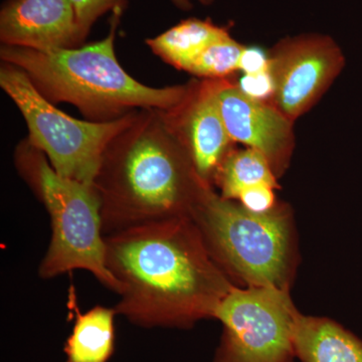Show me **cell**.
I'll return each instance as SVG.
<instances>
[{"instance_id":"obj_2","label":"cell","mask_w":362,"mask_h":362,"mask_svg":"<svg viewBox=\"0 0 362 362\" xmlns=\"http://www.w3.org/2000/svg\"><path fill=\"white\" fill-rule=\"evenodd\" d=\"M105 237L128 228L190 218L207 187L159 110L136 112L109 143L95 178Z\"/></svg>"},{"instance_id":"obj_15","label":"cell","mask_w":362,"mask_h":362,"mask_svg":"<svg viewBox=\"0 0 362 362\" xmlns=\"http://www.w3.org/2000/svg\"><path fill=\"white\" fill-rule=\"evenodd\" d=\"M277 176L264 154L249 148L232 150L221 163L214 185L223 199L237 202L247 190L259 187L278 189Z\"/></svg>"},{"instance_id":"obj_11","label":"cell","mask_w":362,"mask_h":362,"mask_svg":"<svg viewBox=\"0 0 362 362\" xmlns=\"http://www.w3.org/2000/svg\"><path fill=\"white\" fill-rule=\"evenodd\" d=\"M0 40L40 51L83 44L71 0H8L0 11Z\"/></svg>"},{"instance_id":"obj_8","label":"cell","mask_w":362,"mask_h":362,"mask_svg":"<svg viewBox=\"0 0 362 362\" xmlns=\"http://www.w3.org/2000/svg\"><path fill=\"white\" fill-rule=\"evenodd\" d=\"M273 54L268 70L273 105L292 122L311 108L344 64L337 44L319 35L284 40Z\"/></svg>"},{"instance_id":"obj_3","label":"cell","mask_w":362,"mask_h":362,"mask_svg":"<svg viewBox=\"0 0 362 362\" xmlns=\"http://www.w3.org/2000/svg\"><path fill=\"white\" fill-rule=\"evenodd\" d=\"M117 20L103 40L71 49L40 51L1 45V63L20 69L52 104L75 106L88 121L109 122L140 110H169L188 84L153 88L128 75L116 58Z\"/></svg>"},{"instance_id":"obj_9","label":"cell","mask_w":362,"mask_h":362,"mask_svg":"<svg viewBox=\"0 0 362 362\" xmlns=\"http://www.w3.org/2000/svg\"><path fill=\"white\" fill-rule=\"evenodd\" d=\"M221 82V78L192 82L180 104L159 110L169 130L187 150L197 175L213 187L216 173L235 143L218 106Z\"/></svg>"},{"instance_id":"obj_7","label":"cell","mask_w":362,"mask_h":362,"mask_svg":"<svg viewBox=\"0 0 362 362\" xmlns=\"http://www.w3.org/2000/svg\"><path fill=\"white\" fill-rule=\"evenodd\" d=\"M299 314L290 289L235 286L214 314L223 335L213 362H294Z\"/></svg>"},{"instance_id":"obj_16","label":"cell","mask_w":362,"mask_h":362,"mask_svg":"<svg viewBox=\"0 0 362 362\" xmlns=\"http://www.w3.org/2000/svg\"><path fill=\"white\" fill-rule=\"evenodd\" d=\"M245 47L226 35L206 47L195 59L187 73L206 78H226L233 71L240 70V59Z\"/></svg>"},{"instance_id":"obj_4","label":"cell","mask_w":362,"mask_h":362,"mask_svg":"<svg viewBox=\"0 0 362 362\" xmlns=\"http://www.w3.org/2000/svg\"><path fill=\"white\" fill-rule=\"evenodd\" d=\"M190 218L207 251L233 284L290 289L298 265L296 226L291 209L276 204L255 213L207 187Z\"/></svg>"},{"instance_id":"obj_13","label":"cell","mask_w":362,"mask_h":362,"mask_svg":"<svg viewBox=\"0 0 362 362\" xmlns=\"http://www.w3.org/2000/svg\"><path fill=\"white\" fill-rule=\"evenodd\" d=\"M230 35L209 21L189 18L146 40L151 51L168 65L187 71L206 47Z\"/></svg>"},{"instance_id":"obj_12","label":"cell","mask_w":362,"mask_h":362,"mask_svg":"<svg viewBox=\"0 0 362 362\" xmlns=\"http://www.w3.org/2000/svg\"><path fill=\"white\" fill-rule=\"evenodd\" d=\"M295 354L301 362H362V340L326 317H297Z\"/></svg>"},{"instance_id":"obj_6","label":"cell","mask_w":362,"mask_h":362,"mask_svg":"<svg viewBox=\"0 0 362 362\" xmlns=\"http://www.w3.org/2000/svg\"><path fill=\"white\" fill-rule=\"evenodd\" d=\"M0 87L25 119L26 140L47 156L59 175L87 185L94 183L109 143L137 112L109 122L78 120L45 99L23 71L6 63L0 66Z\"/></svg>"},{"instance_id":"obj_18","label":"cell","mask_w":362,"mask_h":362,"mask_svg":"<svg viewBox=\"0 0 362 362\" xmlns=\"http://www.w3.org/2000/svg\"><path fill=\"white\" fill-rule=\"evenodd\" d=\"M275 189L272 187L252 188L240 195L237 202L255 213H266L278 204L274 192Z\"/></svg>"},{"instance_id":"obj_19","label":"cell","mask_w":362,"mask_h":362,"mask_svg":"<svg viewBox=\"0 0 362 362\" xmlns=\"http://www.w3.org/2000/svg\"><path fill=\"white\" fill-rule=\"evenodd\" d=\"M240 70H243L247 76L259 75L267 73L269 70V59L256 49H246L240 59Z\"/></svg>"},{"instance_id":"obj_17","label":"cell","mask_w":362,"mask_h":362,"mask_svg":"<svg viewBox=\"0 0 362 362\" xmlns=\"http://www.w3.org/2000/svg\"><path fill=\"white\" fill-rule=\"evenodd\" d=\"M71 2L77 16L81 40L84 42L98 18L110 11L120 13L124 0H71Z\"/></svg>"},{"instance_id":"obj_1","label":"cell","mask_w":362,"mask_h":362,"mask_svg":"<svg viewBox=\"0 0 362 362\" xmlns=\"http://www.w3.org/2000/svg\"><path fill=\"white\" fill-rule=\"evenodd\" d=\"M106 264L122 286L117 315L143 328L188 329L235 286L207 251L190 218L156 221L105 237Z\"/></svg>"},{"instance_id":"obj_5","label":"cell","mask_w":362,"mask_h":362,"mask_svg":"<svg viewBox=\"0 0 362 362\" xmlns=\"http://www.w3.org/2000/svg\"><path fill=\"white\" fill-rule=\"evenodd\" d=\"M14 162L51 220V240L40 264V277L84 270L120 295L122 286L107 268L101 202L94 185L59 175L26 139L16 148Z\"/></svg>"},{"instance_id":"obj_10","label":"cell","mask_w":362,"mask_h":362,"mask_svg":"<svg viewBox=\"0 0 362 362\" xmlns=\"http://www.w3.org/2000/svg\"><path fill=\"white\" fill-rule=\"evenodd\" d=\"M218 102L228 135L266 156L277 177L286 170L293 149L292 121L275 105L250 96L221 78Z\"/></svg>"},{"instance_id":"obj_20","label":"cell","mask_w":362,"mask_h":362,"mask_svg":"<svg viewBox=\"0 0 362 362\" xmlns=\"http://www.w3.org/2000/svg\"><path fill=\"white\" fill-rule=\"evenodd\" d=\"M199 1L204 4V6H209L214 0H199ZM173 2H175L176 6L181 7V8H188L190 6L189 0H173Z\"/></svg>"},{"instance_id":"obj_14","label":"cell","mask_w":362,"mask_h":362,"mask_svg":"<svg viewBox=\"0 0 362 362\" xmlns=\"http://www.w3.org/2000/svg\"><path fill=\"white\" fill-rule=\"evenodd\" d=\"M115 308L96 306L78 313L66 339V362H108L115 347Z\"/></svg>"}]
</instances>
